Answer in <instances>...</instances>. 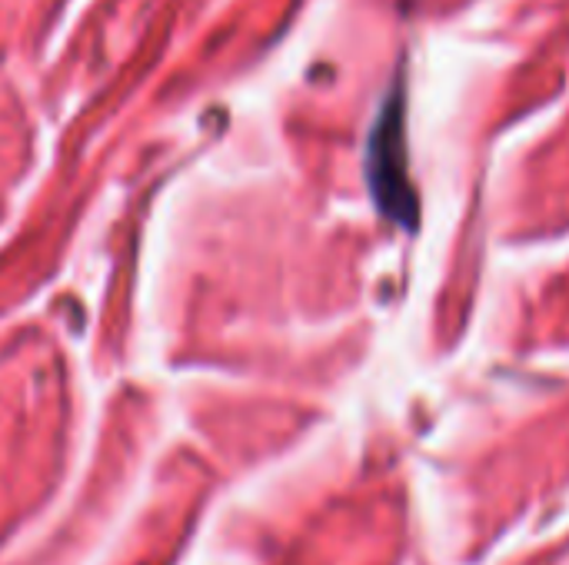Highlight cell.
<instances>
[{
    "label": "cell",
    "instance_id": "6da1fadb",
    "mask_svg": "<svg viewBox=\"0 0 569 565\" xmlns=\"http://www.w3.org/2000/svg\"><path fill=\"white\" fill-rule=\"evenodd\" d=\"M367 180L370 193L380 206V213L403 230H417L420 206H417V190L410 183L407 170V140H403V103L393 93L370 133L367 147Z\"/></svg>",
    "mask_w": 569,
    "mask_h": 565
}]
</instances>
